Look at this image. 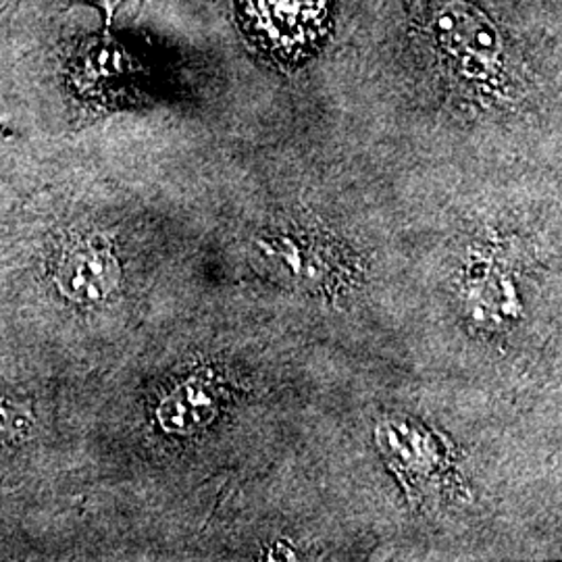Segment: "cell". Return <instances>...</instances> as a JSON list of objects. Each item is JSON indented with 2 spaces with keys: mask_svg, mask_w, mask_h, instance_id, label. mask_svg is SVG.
<instances>
[{
  "mask_svg": "<svg viewBox=\"0 0 562 562\" xmlns=\"http://www.w3.org/2000/svg\"><path fill=\"white\" fill-rule=\"evenodd\" d=\"M250 41L281 63L313 53L327 30L329 0H238Z\"/></svg>",
  "mask_w": 562,
  "mask_h": 562,
  "instance_id": "cell-1",
  "label": "cell"
},
{
  "mask_svg": "<svg viewBox=\"0 0 562 562\" xmlns=\"http://www.w3.org/2000/svg\"><path fill=\"white\" fill-rule=\"evenodd\" d=\"M259 250L273 273L313 292L350 285L357 273L338 241L301 227L262 234Z\"/></svg>",
  "mask_w": 562,
  "mask_h": 562,
  "instance_id": "cell-2",
  "label": "cell"
},
{
  "mask_svg": "<svg viewBox=\"0 0 562 562\" xmlns=\"http://www.w3.org/2000/svg\"><path fill=\"white\" fill-rule=\"evenodd\" d=\"M434 34L443 55L471 80L492 81L503 69V38L494 21L475 4L450 0L434 18Z\"/></svg>",
  "mask_w": 562,
  "mask_h": 562,
  "instance_id": "cell-3",
  "label": "cell"
},
{
  "mask_svg": "<svg viewBox=\"0 0 562 562\" xmlns=\"http://www.w3.org/2000/svg\"><path fill=\"white\" fill-rule=\"evenodd\" d=\"M378 442L385 459L401 469L404 482L419 492L425 485L440 477L443 454L440 446L425 429L408 419H385L378 429Z\"/></svg>",
  "mask_w": 562,
  "mask_h": 562,
  "instance_id": "cell-4",
  "label": "cell"
},
{
  "mask_svg": "<svg viewBox=\"0 0 562 562\" xmlns=\"http://www.w3.org/2000/svg\"><path fill=\"white\" fill-rule=\"evenodd\" d=\"M60 292L80 304L102 302L120 283V262L102 241H81L60 262Z\"/></svg>",
  "mask_w": 562,
  "mask_h": 562,
  "instance_id": "cell-5",
  "label": "cell"
},
{
  "mask_svg": "<svg viewBox=\"0 0 562 562\" xmlns=\"http://www.w3.org/2000/svg\"><path fill=\"white\" fill-rule=\"evenodd\" d=\"M222 398L217 387L202 378L180 383L162 398L157 419L171 436H192L217 419Z\"/></svg>",
  "mask_w": 562,
  "mask_h": 562,
  "instance_id": "cell-6",
  "label": "cell"
},
{
  "mask_svg": "<svg viewBox=\"0 0 562 562\" xmlns=\"http://www.w3.org/2000/svg\"><path fill=\"white\" fill-rule=\"evenodd\" d=\"M467 311L482 325H504L517 317V290L498 265H482L467 276Z\"/></svg>",
  "mask_w": 562,
  "mask_h": 562,
  "instance_id": "cell-7",
  "label": "cell"
},
{
  "mask_svg": "<svg viewBox=\"0 0 562 562\" xmlns=\"http://www.w3.org/2000/svg\"><path fill=\"white\" fill-rule=\"evenodd\" d=\"M99 4H102V9L106 11V13H113V9L120 4V0H97Z\"/></svg>",
  "mask_w": 562,
  "mask_h": 562,
  "instance_id": "cell-8",
  "label": "cell"
}]
</instances>
